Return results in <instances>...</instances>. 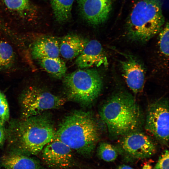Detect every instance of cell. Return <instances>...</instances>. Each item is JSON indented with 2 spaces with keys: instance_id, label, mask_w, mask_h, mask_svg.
<instances>
[{
  "instance_id": "obj_8",
  "label": "cell",
  "mask_w": 169,
  "mask_h": 169,
  "mask_svg": "<svg viewBox=\"0 0 169 169\" xmlns=\"http://www.w3.org/2000/svg\"><path fill=\"white\" fill-rule=\"evenodd\" d=\"M120 144L123 151L131 158L142 159L150 157L156 152V144L146 134L134 131L122 136Z\"/></svg>"
},
{
  "instance_id": "obj_6",
  "label": "cell",
  "mask_w": 169,
  "mask_h": 169,
  "mask_svg": "<svg viewBox=\"0 0 169 169\" xmlns=\"http://www.w3.org/2000/svg\"><path fill=\"white\" fill-rule=\"evenodd\" d=\"M22 118L42 113L44 111L61 107L65 99L34 86H29L21 93L19 98Z\"/></svg>"
},
{
  "instance_id": "obj_15",
  "label": "cell",
  "mask_w": 169,
  "mask_h": 169,
  "mask_svg": "<svg viewBox=\"0 0 169 169\" xmlns=\"http://www.w3.org/2000/svg\"><path fill=\"white\" fill-rule=\"evenodd\" d=\"M88 42L76 34L67 35L62 38L59 44L60 54L66 59L74 58L82 52Z\"/></svg>"
},
{
  "instance_id": "obj_10",
  "label": "cell",
  "mask_w": 169,
  "mask_h": 169,
  "mask_svg": "<svg viewBox=\"0 0 169 169\" xmlns=\"http://www.w3.org/2000/svg\"><path fill=\"white\" fill-rule=\"evenodd\" d=\"M114 0H77L80 13L89 24L96 26L105 22L110 13Z\"/></svg>"
},
{
  "instance_id": "obj_20",
  "label": "cell",
  "mask_w": 169,
  "mask_h": 169,
  "mask_svg": "<svg viewBox=\"0 0 169 169\" xmlns=\"http://www.w3.org/2000/svg\"><path fill=\"white\" fill-rule=\"evenodd\" d=\"M9 9L21 14L32 11L29 0H1Z\"/></svg>"
},
{
  "instance_id": "obj_9",
  "label": "cell",
  "mask_w": 169,
  "mask_h": 169,
  "mask_svg": "<svg viewBox=\"0 0 169 169\" xmlns=\"http://www.w3.org/2000/svg\"><path fill=\"white\" fill-rule=\"evenodd\" d=\"M41 152L44 161L55 169L69 168L74 161L72 149L56 137L45 146Z\"/></svg>"
},
{
  "instance_id": "obj_17",
  "label": "cell",
  "mask_w": 169,
  "mask_h": 169,
  "mask_svg": "<svg viewBox=\"0 0 169 169\" xmlns=\"http://www.w3.org/2000/svg\"><path fill=\"white\" fill-rule=\"evenodd\" d=\"M74 0H50L54 16L57 22L62 23L69 20Z\"/></svg>"
},
{
  "instance_id": "obj_16",
  "label": "cell",
  "mask_w": 169,
  "mask_h": 169,
  "mask_svg": "<svg viewBox=\"0 0 169 169\" xmlns=\"http://www.w3.org/2000/svg\"><path fill=\"white\" fill-rule=\"evenodd\" d=\"M37 60L40 65L54 77L60 79L66 74V64L59 57L45 58Z\"/></svg>"
},
{
  "instance_id": "obj_7",
  "label": "cell",
  "mask_w": 169,
  "mask_h": 169,
  "mask_svg": "<svg viewBox=\"0 0 169 169\" xmlns=\"http://www.w3.org/2000/svg\"><path fill=\"white\" fill-rule=\"evenodd\" d=\"M169 121L168 100L161 99L149 105L145 128L158 141L167 146L169 142Z\"/></svg>"
},
{
  "instance_id": "obj_3",
  "label": "cell",
  "mask_w": 169,
  "mask_h": 169,
  "mask_svg": "<svg viewBox=\"0 0 169 169\" xmlns=\"http://www.w3.org/2000/svg\"><path fill=\"white\" fill-rule=\"evenodd\" d=\"M100 115L113 138L136 131L142 121L141 112L135 99L124 91L112 95L101 107Z\"/></svg>"
},
{
  "instance_id": "obj_4",
  "label": "cell",
  "mask_w": 169,
  "mask_h": 169,
  "mask_svg": "<svg viewBox=\"0 0 169 169\" xmlns=\"http://www.w3.org/2000/svg\"><path fill=\"white\" fill-rule=\"evenodd\" d=\"M165 22L159 0H139L127 19L126 35L132 41L145 43L158 33Z\"/></svg>"
},
{
  "instance_id": "obj_23",
  "label": "cell",
  "mask_w": 169,
  "mask_h": 169,
  "mask_svg": "<svg viewBox=\"0 0 169 169\" xmlns=\"http://www.w3.org/2000/svg\"><path fill=\"white\" fill-rule=\"evenodd\" d=\"M169 151L166 150L160 156L153 169H169Z\"/></svg>"
},
{
  "instance_id": "obj_11",
  "label": "cell",
  "mask_w": 169,
  "mask_h": 169,
  "mask_svg": "<svg viewBox=\"0 0 169 169\" xmlns=\"http://www.w3.org/2000/svg\"><path fill=\"white\" fill-rule=\"evenodd\" d=\"M123 55L125 59L119 61L125 82L134 93H139L142 90L145 82L143 67L133 56L127 54Z\"/></svg>"
},
{
  "instance_id": "obj_2",
  "label": "cell",
  "mask_w": 169,
  "mask_h": 169,
  "mask_svg": "<svg viewBox=\"0 0 169 169\" xmlns=\"http://www.w3.org/2000/svg\"><path fill=\"white\" fill-rule=\"evenodd\" d=\"M100 134V125L91 113L76 110L62 120L56 137L81 155L89 157L93 153Z\"/></svg>"
},
{
  "instance_id": "obj_21",
  "label": "cell",
  "mask_w": 169,
  "mask_h": 169,
  "mask_svg": "<svg viewBox=\"0 0 169 169\" xmlns=\"http://www.w3.org/2000/svg\"><path fill=\"white\" fill-rule=\"evenodd\" d=\"M159 33V45L160 50L163 54L168 57L169 48V29L168 22L166 24L164 28H162Z\"/></svg>"
},
{
  "instance_id": "obj_1",
  "label": "cell",
  "mask_w": 169,
  "mask_h": 169,
  "mask_svg": "<svg viewBox=\"0 0 169 169\" xmlns=\"http://www.w3.org/2000/svg\"><path fill=\"white\" fill-rule=\"evenodd\" d=\"M56 131L51 118L41 113L12 122L7 133L16 151L36 155L55 138Z\"/></svg>"
},
{
  "instance_id": "obj_24",
  "label": "cell",
  "mask_w": 169,
  "mask_h": 169,
  "mask_svg": "<svg viewBox=\"0 0 169 169\" xmlns=\"http://www.w3.org/2000/svg\"><path fill=\"white\" fill-rule=\"evenodd\" d=\"M5 138V133L3 126L0 125V147L3 144Z\"/></svg>"
},
{
  "instance_id": "obj_19",
  "label": "cell",
  "mask_w": 169,
  "mask_h": 169,
  "mask_svg": "<svg viewBox=\"0 0 169 169\" xmlns=\"http://www.w3.org/2000/svg\"><path fill=\"white\" fill-rule=\"evenodd\" d=\"M97 153L100 158L107 162L115 161L118 156L116 148L111 144L105 142L99 144L97 148Z\"/></svg>"
},
{
  "instance_id": "obj_13",
  "label": "cell",
  "mask_w": 169,
  "mask_h": 169,
  "mask_svg": "<svg viewBox=\"0 0 169 169\" xmlns=\"http://www.w3.org/2000/svg\"><path fill=\"white\" fill-rule=\"evenodd\" d=\"M31 50L32 56L35 59L58 57L60 54L59 44L54 36H43L33 43Z\"/></svg>"
},
{
  "instance_id": "obj_25",
  "label": "cell",
  "mask_w": 169,
  "mask_h": 169,
  "mask_svg": "<svg viewBox=\"0 0 169 169\" xmlns=\"http://www.w3.org/2000/svg\"><path fill=\"white\" fill-rule=\"evenodd\" d=\"M117 169H135L129 166L123 164L119 166Z\"/></svg>"
},
{
  "instance_id": "obj_12",
  "label": "cell",
  "mask_w": 169,
  "mask_h": 169,
  "mask_svg": "<svg viewBox=\"0 0 169 169\" xmlns=\"http://www.w3.org/2000/svg\"><path fill=\"white\" fill-rule=\"evenodd\" d=\"M75 63L81 69L94 66L106 67L108 64L101 44L96 40L88 42L82 52L77 57Z\"/></svg>"
},
{
  "instance_id": "obj_18",
  "label": "cell",
  "mask_w": 169,
  "mask_h": 169,
  "mask_svg": "<svg viewBox=\"0 0 169 169\" xmlns=\"http://www.w3.org/2000/svg\"><path fill=\"white\" fill-rule=\"evenodd\" d=\"M16 60V54L12 46L6 41L0 39V70L10 69Z\"/></svg>"
},
{
  "instance_id": "obj_22",
  "label": "cell",
  "mask_w": 169,
  "mask_h": 169,
  "mask_svg": "<svg viewBox=\"0 0 169 169\" xmlns=\"http://www.w3.org/2000/svg\"><path fill=\"white\" fill-rule=\"evenodd\" d=\"M9 110L6 97L0 90V125L3 126L9 118Z\"/></svg>"
},
{
  "instance_id": "obj_5",
  "label": "cell",
  "mask_w": 169,
  "mask_h": 169,
  "mask_svg": "<svg viewBox=\"0 0 169 169\" xmlns=\"http://www.w3.org/2000/svg\"><path fill=\"white\" fill-rule=\"evenodd\" d=\"M63 83L68 97L82 105L91 104L100 93L103 80L94 69H80L65 74Z\"/></svg>"
},
{
  "instance_id": "obj_14",
  "label": "cell",
  "mask_w": 169,
  "mask_h": 169,
  "mask_svg": "<svg viewBox=\"0 0 169 169\" xmlns=\"http://www.w3.org/2000/svg\"><path fill=\"white\" fill-rule=\"evenodd\" d=\"M5 169H40V164L28 155L15 151L3 156L0 160Z\"/></svg>"
}]
</instances>
